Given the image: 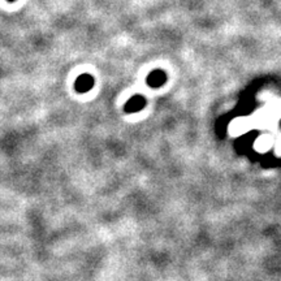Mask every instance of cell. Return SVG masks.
<instances>
[{"instance_id":"obj_1","label":"cell","mask_w":281,"mask_h":281,"mask_svg":"<svg viewBox=\"0 0 281 281\" xmlns=\"http://www.w3.org/2000/svg\"><path fill=\"white\" fill-rule=\"evenodd\" d=\"M94 84H95V80H94L93 76L89 73H84L78 76L77 80L74 81V90L80 94L87 93L93 89Z\"/></svg>"},{"instance_id":"obj_2","label":"cell","mask_w":281,"mask_h":281,"mask_svg":"<svg viewBox=\"0 0 281 281\" xmlns=\"http://www.w3.org/2000/svg\"><path fill=\"white\" fill-rule=\"evenodd\" d=\"M144 104H146V100H144L143 96L140 95L133 96V98H130V99L128 100V103H126L125 107H124V111L138 112L144 107Z\"/></svg>"},{"instance_id":"obj_3","label":"cell","mask_w":281,"mask_h":281,"mask_svg":"<svg viewBox=\"0 0 281 281\" xmlns=\"http://www.w3.org/2000/svg\"><path fill=\"white\" fill-rule=\"evenodd\" d=\"M166 81H167V74L164 73L163 70H155V72H152V73L148 74L147 77V84L148 86H151V87L162 86Z\"/></svg>"},{"instance_id":"obj_4","label":"cell","mask_w":281,"mask_h":281,"mask_svg":"<svg viewBox=\"0 0 281 281\" xmlns=\"http://www.w3.org/2000/svg\"><path fill=\"white\" fill-rule=\"evenodd\" d=\"M7 1H8V3H15L16 0H7Z\"/></svg>"}]
</instances>
